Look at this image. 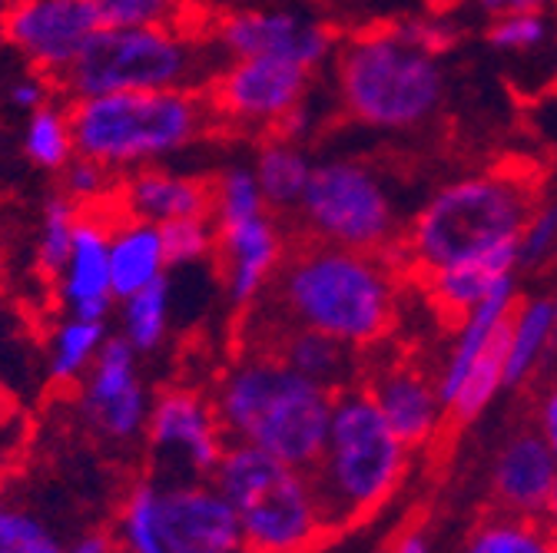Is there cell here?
<instances>
[{
    "label": "cell",
    "instance_id": "6da1fadb",
    "mask_svg": "<svg viewBox=\"0 0 557 553\" xmlns=\"http://www.w3.org/2000/svg\"><path fill=\"white\" fill-rule=\"evenodd\" d=\"M401 268L392 255L302 239L286 252L262 302L275 325L322 331L352 352L382 344L398 322Z\"/></svg>",
    "mask_w": 557,
    "mask_h": 553
},
{
    "label": "cell",
    "instance_id": "7a4b0ae2",
    "mask_svg": "<svg viewBox=\"0 0 557 553\" xmlns=\"http://www.w3.org/2000/svg\"><path fill=\"white\" fill-rule=\"evenodd\" d=\"M541 205L528 173L484 169L442 183L405 223L398 268L429 275L435 268L515 246L524 223Z\"/></svg>",
    "mask_w": 557,
    "mask_h": 553
},
{
    "label": "cell",
    "instance_id": "3957f363",
    "mask_svg": "<svg viewBox=\"0 0 557 553\" xmlns=\"http://www.w3.org/2000/svg\"><path fill=\"white\" fill-rule=\"evenodd\" d=\"M335 394L256 344L220 375L213 404L230 441L312 470L325 448Z\"/></svg>",
    "mask_w": 557,
    "mask_h": 553
},
{
    "label": "cell",
    "instance_id": "277c9868",
    "mask_svg": "<svg viewBox=\"0 0 557 553\" xmlns=\"http://www.w3.org/2000/svg\"><path fill=\"white\" fill-rule=\"evenodd\" d=\"M414 451L392 431L362 381L335 394L325 448L312 467L335 533L372 520L395 501Z\"/></svg>",
    "mask_w": 557,
    "mask_h": 553
},
{
    "label": "cell",
    "instance_id": "5b68a950",
    "mask_svg": "<svg viewBox=\"0 0 557 553\" xmlns=\"http://www.w3.org/2000/svg\"><path fill=\"white\" fill-rule=\"evenodd\" d=\"M332 71L338 106L369 129H418L445 103L442 56L408 43L392 24L338 40Z\"/></svg>",
    "mask_w": 557,
    "mask_h": 553
},
{
    "label": "cell",
    "instance_id": "8992f818",
    "mask_svg": "<svg viewBox=\"0 0 557 553\" xmlns=\"http://www.w3.org/2000/svg\"><path fill=\"white\" fill-rule=\"evenodd\" d=\"M77 153L116 176L186 153L220 126L206 90H147L70 100Z\"/></svg>",
    "mask_w": 557,
    "mask_h": 553
},
{
    "label": "cell",
    "instance_id": "52a82bcc",
    "mask_svg": "<svg viewBox=\"0 0 557 553\" xmlns=\"http://www.w3.org/2000/svg\"><path fill=\"white\" fill-rule=\"evenodd\" d=\"M236 511L246 553H312L335 537L312 470L230 441L209 477Z\"/></svg>",
    "mask_w": 557,
    "mask_h": 553
},
{
    "label": "cell",
    "instance_id": "ba28073f",
    "mask_svg": "<svg viewBox=\"0 0 557 553\" xmlns=\"http://www.w3.org/2000/svg\"><path fill=\"white\" fill-rule=\"evenodd\" d=\"M213 40L173 27H100L57 80L60 97L90 100L147 90H206L216 77Z\"/></svg>",
    "mask_w": 557,
    "mask_h": 553
},
{
    "label": "cell",
    "instance_id": "9c48e42d",
    "mask_svg": "<svg viewBox=\"0 0 557 553\" xmlns=\"http://www.w3.org/2000/svg\"><path fill=\"white\" fill-rule=\"evenodd\" d=\"M296 219L306 239L392 259L405 236L392 189L369 163L352 156L315 163Z\"/></svg>",
    "mask_w": 557,
    "mask_h": 553
},
{
    "label": "cell",
    "instance_id": "30bf717a",
    "mask_svg": "<svg viewBox=\"0 0 557 553\" xmlns=\"http://www.w3.org/2000/svg\"><path fill=\"white\" fill-rule=\"evenodd\" d=\"M312 77L309 66L293 56H239L220 66L206 87V97L220 123L269 136L278 120L309 100Z\"/></svg>",
    "mask_w": 557,
    "mask_h": 553
},
{
    "label": "cell",
    "instance_id": "8fae6325",
    "mask_svg": "<svg viewBox=\"0 0 557 553\" xmlns=\"http://www.w3.org/2000/svg\"><path fill=\"white\" fill-rule=\"evenodd\" d=\"M144 438L160 467L157 480H209L230 448L213 398L186 385L153 394Z\"/></svg>",
    "mask_w": 557,
    "mask_h": 553
},
{
    "label": "cell",
    "instance_id": "7c38bea8",
    "mask_svg": "<svg viewBox=\"0 0 557 553\" xmlns=\"http://www.w3.org/2000/svg\"><path fill=\"white\" fill-rule=\"evenodd\" d=\"M209 40H213L223 60L272 53V56H293L315 74L335 60L342 37L329 24L312 21L299 11L243 8V11L220 14L209 24Z\"/></svg>",
    "mask_w": 557,
    "mask_h": 553
},
{
    "label": "cell",
    "instance_id": "4fadbf2b",
    "mask_svg": "<svg viewBox=\"0 0 557 553\" xmlns=\"http://www.w3.org/2000/svg\"><path fill=\"white\" fill-rule=\"evenodd\" d=\"M100 17L90 0H14L0 14V37L30 71L60 80L97 37Z\"/></svg>",
    "mask_w": 557,
    "mask_h": 553
},
{
    "label": "cell",
    "instance_id": "5bb4252c",
    "mask_svg": "<svg viewBox=\"0 0 557 553\" xmlns=\"http://www.w3.org/2000/svg\"><path fill=\"white\" fill-rule=\"evenodd\" d=\"M139 355L123 335H110L94 368L77 385L84 422L113 444H129L147 435L153 394L139 372Z\"/></svg>",
    "mask_w": 557,
    "mask_h": 553
},
{
    "label": "cell",
    "instance_id": "9a60e30c",
    "mask_svg": "<svg viewBox=\"0 0 557 553\" xmlns=\"http://www.w3.org/2000/svg\"><path fill=\"white\" fill-rule=\"evenodd\" d=\"M213 223L223 296L233 312H252L262 305L286 262V232L269 205L236 216H213Z\"/></svg>",
    "mask_w": 557,
    "mask_h": 553
},
{
    "label": "cell",
    "instance_id": "2e32d148",
    "mask_svg": "<svg viewBox=\"0 0 557 553\" xmlns=\"http://www.w3.org/2000/svg\"><path fill=\"white\" fill-rule=\"evenodd\" d=\"M163 553H246L236 511L213 480H160Z\"/></svg>",
    "mask_w": 557,
    "mask_h": 553
},
{
    "label": "cell",
    "instance_id": "e0dca14e",
    "mask_svg": "<svg viewBox=\"0 0 557 553\" xmlns=\"http://www.w3.org/2000/svg\"><path fill=\"white\" fill-rule=\"evenodd\" d=\"M362 385L369 388L372 401L385 414L392 431L411 451L435 448L451 425L435 385V372H425L422 365L392 362L375 368L369 378H362Z\"/></svg>",
    "mask_w": 557,
    "mask_h": 553
},
{
    "label": "cell",
    "instance_id": "ac0fdd59",
    "mask_svg": "<svg viewBox=\"0 0 557 553\" xmlns=\"http://www.w3.org/2000/svg\"><path fill=\"white\" fill-rule=\"evenodd\" d=\"M116 205H84L77 223L74 249L66 255V265L53 279L57 299L74 318L107 322L116 309L113 282H110V219Z\"/></svg>",
    "mask_w": 557,
    "mask_h": 553
},
{
    "label": "cell",
    "instance_id": "d6986e66",
    "mask_svg": "<svg viewBox=\"0 0 557 553\" xmlns=\"http://www.w3.org/2000/svg\"><path fill=\"white\" fill-rule=\"evenodd\" d=\"M554 480L557 457L531 425L511 428L487 461V498L498 511L541 517Z\"/></svg>",
    "mask_w": 557,
    "mask_h": 553
},
{
    "label": "cell",
    "instance_id": "ffe728a7",
    "mask_svg": "<svg viewBox=\"0 0 557 553\" xmlns=\"http://www.w3.org/2000/svg\"><path fill=\"white\" fill-rule=\"evenodd\" d=\"M116 210L136 219L166 226L173 219L213 216V179L176 173L160 163L123 173L116 183Z\"/></svg>",
    "mask_w": 557,
    "mask_h": 553
},
{
    "label": "cell",
    "instance_id": "44dd1931",
    "mask_svg": "<svg viewBox=\"0 0 557 553\" xmlns=\"http://www.w3.org/2000/svg\"><path fill=\"white\" fill-rule=\"evenodd\" d=\"M518 275H521V252L515 242V246H502L495 252H484V255L435 268L429 275H418V286H422L425 299L432 302V309L442 318L458 322L478 302L492 296L498 286L518 279Z\"/></svg>",
    "mask_w": 557,
    "mask_h": 553
},
{
    "label": "cell",
    "instance_id": "7402d4cb",
    "mask_svg": "<svg viewBox=\"0 0 557 553\" xmlns=\"http://www.w3.org/2000/svg\"><path fill=\"white\" fill-rule=\"evenodd\" d=\"M259 349H269L272 355L283 359L293 372L342 391L348 385H356V372H359V352L345 349L342 341L312 331V328H296V325H275L265 322V338Z\"/></svg>",
    "mask_w": 557,
    "mask_h": 553
},
{
    "label": "cell",
    "instance_id": "603a6c76",
    "mask_svg": "<svg viewBox=\"0 0 557 553\" xmlns=\"http://www.w3.org/2000/svg\"><path fill=\"white\" fill-rule=\"evenodd\" d=\"M116 205V202H113ZM170 275L163 232L157 223L113 210L110 219V282L116 302Z\"/></svg>",
    "mask_w": 557,
    "mask_h": 553
},
{
    "label": "cell",
    "instance_id": "cb8c5ba5",
    "mask_svg": "<svg viewBox=\"0 0 557 553\" xmlns=\"http://www.w3.org/2000/svg\"><path fill=\"white\" fill-rule=\"evenodd\" d=\"M557 349V318L550 296H521L505 331V385L528 388L541 378Z\"/></svg>",
    "mask_w": 557,
    "mask_h": 553
},
{
    "label": "cell",
    "instance_id": "d4e9b609",
    "mask_svg": "<svg viewBox=\"0 0 557 553\" xmlns=\"http://www.w3.org/2000/svg\"><path fill=\"white\" fill-rule=\"evenodd\" d=\"M315 160L302 143L283 140V136H265V143L252 156V176L262 189L265 205L275 216L296 213L312 179Z\"/></svg>",
    "mask_w": 557,
    "mask_h": 553
},
{
    "label": "cell",
    "instance_id": "484cf974",
    "mask_svg": "<svg viewBox=\"0 0 557 553\" xmlns=\"http://www.w3.org/2000/svg\"><path fill=\"white\" fill-rule=\"evenodd\" d=\"M458 553H557V537L541 517L492 507L461 537Z\"/></svg>",
    "mask_w": 557,
    "mask_h": 553
},
{
    "label": "cell",
    "instance_id": "4316f807",
    "mask_svg": "<svg viewBox=\"0 0 557 553\" xmlns=\"http://www.w3.org/2000/svg\"><path fill=\"white\" fill-rule=\"evenodd\" d=\"M110 331L107 322L66 315L47 341V375L60 388H77L94 368Z\"/></svg>",
    "mask_w": 557,
    "mask_h": 553
},
{
    "label": "cell",
    "instance_id": "83f0119b",
    "mask_svg": "<svg viewBox=\"0 0 557 553\" xmlns=\"http://www.w3.org/2000/svg\"><path fill=\"white\" fill-rule=\"evenodd\" d=\"M21 150L27 163L40 173L60 176L70 160L77 156V140H74V120H70V100L57 97L53 103L27 113Z\"/></svg>",
    "mask_w": 557,
    "mask_h": 553
},
{
    "label": "cell",
    "instance_id": "f1b7e54d",
    "mask_svg": "<svg viewBox=\"0 0 557 553\" xmlns=\"http://www.w3.org/2000/svg\"><path fill=\"white\" fill-rule=\"evenodd\" d=\"M120 305V331L139 355H157L173 328V282L170 275L157 279L153 286L139 289L126 299L116 302Z\"/></svg>",
    "mask_w": 557,
    "mask_h": 553
},
{
    "label": "cell",
    "instance_id": "f546056e",
    "mask_svg": "<svg viewBox=\"0 0 557 553\" xmlns=\"http://www.w3.org/2000/svg\"><path fill=\"white\" fill-rule=\"evenodd\" d=\"M113 540L120 553H163V530H160V480H139L126 491Z\"/></svg>",
    "mask_w": 557,
    "mask_h": 553
},
{
    "label": "cell",
    "instance_id": "4dcf8cb0",
    "mask_svg": "<svg viewBox=\"0 0 557 553\" xmlns=\"http://www.w3.org/2000/svg\"><path fill=\"white\" fill-rule=\"evenodd\" d=\"M81 216H84V205L70 199L63 189H57L44 199L40 229H37V268L47 275L50 282L60 275L70 249H74Z\"/></svg>",
    "mask_w": 557,
    "mask_h": 553
},
{
    "label": "cell",
    "instance_id": "1f68e13d",
    "mask_svg": "<svg viewBox=\"0 0 557 553\" xmlns=\"http://www.w3.org/2000/svg\"><path fill=\"white\" fill-rule=\"evenodd\" d=\"M100 27H173L196 30V0H90Z\"/></svg>",
    "mask_w": 557,
    "mask_h": 553
},
{
    "label": "cell",
    "instance_id": "d6a6232c",
    "mask_svg": "<svg viewBox=\"0 0 557 553\" xmlns=\"http://www.w3.org/2000/svg\"><path fill=\"white\" fill-rule=\"evenodd\" d=\"M554 37V17L550 11H508L498 17H487L484 27V40L498 53H511V56H524V53H537L541 47H547Z\"/></svg>",
    "mask_w": 557,
    "mask_h": 553
},
{
    "label": "cell",
    "instance_id": "836d02e7",
    "mask_svg": "<svg viewBox=\"0 0 557 553\" xmlns=\"http://www.w3.org/2000/svg\"><path fill=\"white\" fill-rule=\"evenodd\" d=\"M57 530L30 507L0 501V553H63Z\"/></svg>",
    "mask_w": 557,
    "mask_h": 553
},
{
    "label": "cell",
    "instance_id": "e575fe53",
    "mask_svg": "<svg viewBox=\"0 0 557 553\" xmlns=\"http://www.w3.org/2000/svg\"><path fill=\"white\" fill-rule=\"evenodd\" d=\"M163 232V249L170 268L183 265H199L209 255L216 259V223L213 216H189V219H173L160 226Z\"/></svg>",
    "mask_w": 557,
    "mask_h": 553
},
{
    "label": "cell",
    "instance_id": "d590c367",
    "mask_svg": "<svg viewBox=\"0 0 557 553\" xmlns=\"http://www.w3.org/2000/svg\"><path fill=\"white\" fill-rule=\"evenodd\" d=\"M116 183L120 176L113 169H107L103 163L97 160H87V156H74L70 166L60 173V189L81 202V205H107L116 199Z\"/></svg>",
    "mask_w": 557,
    "mask_h": 553
},
{
    "label": "cell",
    "instance_id": "8d00e7d4",
    "mask_svg": "<svg viewBox=\"0 0 557 553\" xmlns=\"http://www.w3.org/2000/svg\"><path fill=\"white\" fill-rule=\"evenodd\" d=\"M518 252H521V268H541L554 259V252H557V202L541 199V205L521 229Z\"/></svg>",
    "mask_w": 557,
    "mask_h": 553
},
{
    "label": "cell",
    "instance_id": "74e56055",
    "mask_svg": "<svg viewBox=\"0 0 557 553\" xmlns=\"http://www.w3.org/2000/svg\"><path fill=\"white\" fill-rule=\"evenodd\" d=\"M392 27H395L408 43L422 47V50H429V53H435V56L451 53V47H455V40H458L455 24H448V21H442V17H401V21H395Z\"/></svg>",
    "mask_w": 557,
    "mask_h": 553
},
{
    "label": "cell",
    "instance_id": "f35d334b",
    "mask_svg": "<svg viewBox=\"0 0 557 553\" xmlns=\"http://www.w3.org/2000/svg\"><path fill=\"white\" fill-rule=\"evenodd\" d=\"M60 97V84L50 80L47 74H37V71H27L24 77H17L11 87H8V103L17 110V113H34L47 103H53Z\"/></svg>",
    "mask_w": 557,
    "mask_h": 553
},
{
    "label": "cell",
    "instance_id": "ab89813d",
    "mask_svg": "<svg viewBox=\"0 0 557 553\" xmlns=\"http://www.w3.org/2000/svg\"><path fill=\"white\" fill-rule=\"evenodd\" d=\"M528 425L544 438V444L557 457V375H550L547 381L537 385V391L531 398V422Z\"/></svg>",
    "mask_w": 557,
    "mask_h": 553
},
{
    "label": "cell",
    "instance_id": "60d3db41",
    "mask_svg": "<svg viewBox=\"0 0 557 553\" xmlns=\"http://www.w3.org/2000/svg\"><path fill=\"white\" fill-rule=\"evenodd\" d=\"M557 0H474V8L484 17H498L508 11H550Z\"/></svg>",
    "mask_w": 557,
    "mask_h": 553
},
{
    "label": "cell",
    "instance_id": "b9f144b4",
    "mask_svg": "<svg viewBox=\"0 0 557 553\" xmlns=\"http://www.w3.org/2000/svg\"><path fill=\"white\" fill-rule=\"evenodd\" d=\"M385 553H435V540L425 527H408L388 543Z\"/></svg>",
    "mask_w": 557,
    "mask_h": 553
},
{
    "label": "cell",
    "instance_id": "7bdbcfd3",
    "mask_svg": "<svg viewBox=\"0 0 557 553\" xmlns=\"http://www.w3.org/2000/svg\"><path fill=\"white\" fill-rule=\"evenodd\" d=\"M63 553H116V540H113V533L87 530V533H81L77 540H70V543L63 546Z\"/></svg>",
    "mask_w": 557,
    "mask_h": 553
},
{
    "label": "cell",
    "instance_id": "ee69618b",
    "mask_svg": "<svg viewBox=\"0 0 557 553\" xmlns=\"http://www.w3.org/2000/svg\"><path fill=\"white\" fill-rule=\"evenodd\" d=\"M21 448V438L11 425H0V464H4V457H11L14 451Z\"/></svg>",
    "mask_w": 557,
    "mask_h": 553
},
{
    "label": "cell",
    "instance_id": "f6af8a7d",
    "mask_svg": "<svg viewBox=\"0 0 557 553\" xmlns=\"http://www.w3.org/2000/svg\"><path fill=\"white\" fill-rule=\"evenodd\" d=\"M541 520H544V524H547V530L557 537V480H554L550 498H547V504H544V511H541Z\"/></svg>",
    "mask_w": 557,
    "mask_h": 553
},
{
    "label": "cell",
    "instance_id": "bcb514c9",
    "mask_svg": "<svg viewBox=\"0 0 557 553\" xmlns=\"http://www.w3.org/2000/svg\"><path fill=\"white\" fill-rule=\"evenodd\" d=\"M435 8H451V4H461V0H432Z\"/></svg>",
    "mask_w": 557,
    "mask_h": 553
},
{
    "label": "cell",
    "instance_id": "7dc6e473",
    "mask_svg": "<svg viewBox=\"0 0 557 553\" xmlns=\"http://www.w3.org/2000/svg\"><path fill=\"white\" fill-rule=\"evenodd\" d=\"M550 305H554V318H557V289L550 292Z\"/></svg>",
    "mask_w": 557,
    "mask_h": 553
},
{
    "label": "cell",
    "instance_id": "c3c4849f",
    "mask_svg": "<svg viewBox=\"0 0 557 553\" xmlns=\"http://www.w3.org/2000/svg\"><path fill=\"white\" fill-rule=\"evenodd\" d=\"M11 4H14V0H0V14H4V11H8Z\"/></svg>",
    "mask_w": 557,
    "mask_h": 553
},
{
    "label": "cell",
    "instance_id": "681fc988",
    "mask_svg": "<svg viewBox=\"0 0 557 553\" xmlns=\"http://www.w3.org/2000/svg\"><path fill=\"white\" fill-rule=\"evenodd\" d=\"M554 202H557V199H554Z\"/></svg>",
    "mask_w": 557,
    "mask_h": 553
},
{
    "label": "cell",
    "instance_id": "f907efd6",
    "mask_svg": "<svg viewBox=\"0 0 557 553\" xmlns=\"http://www.w3.org/2000/svg\"><path fill=\"white\" fill-rule=\"evenodd\" d=\"M116 553H120V550H116Z\"/></svg>",
    "mask_w": 557,
    "mask_h": 553
}]
</instances>
